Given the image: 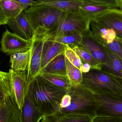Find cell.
I'll return each mask as SVG.
<instances>
[{"mask_svg":"<svg viewBox=\"0 0 122 122\" xmlns=\"http://www.w3.org/2000/svg\"><path fill=\"white\" fill-rule=\"evenodd\" d=\"M29 87L35 104L44 117L58 114L62 99L67 89L55 86L39 75Z\"/></svg>","mask_w":122,"mask_h":122,"instance_id":"1","label":"cell"},{"mask_svg":"<svg viewBox=\"0 0 122 122\" xmlns=\"http://www.w3.org/2000/svg\"><path fill=\"white\" fill-rule=\"evenodd\" d=\"M80 85L95 95L122 96V78L105 69L83 73Z\"/></svg>","mask_w":122,"mask_h":122,"instance_id":"2","label":"cell"},{"mask_svg":"<svg viewBox=\"0 0 122 122\" xmlns=\"http://www.w3.org/2000/svg\"><path fill=\"white\" fill-rule=\"evenodd\" d=\"M91 21L79 10L67 11L49 30L33 38L43 41H53L72 33H84L89 30Z\"/></svg>","mask_w":122,"mask_h":122,"instance_id":"3","label":"cell"},{"mask_svg":"<svg viewBox=\"0 0 122 122\" xmlns=\"http://www.w3.org/2000/svg\"><path fill=\"white\" fill-rule=\"evenodd\" d=\"M24 12L34 31V38L49 30L65 13L53 6L38 3L25 9Z\"/></svg>","mask_w":122,"mask_h":122,"instance_id":"4","label":"cell"},{"mask_svg":"<svg viewBox=\"0 0 122 122\" xmlns=\"http://www.w3.org/2000/svg\"><path fill=\"white\" fill-rule=\"evenodd\" d=\"M67 93L71 97L70 104L66 108L61 109L56 114L88 115L93 119L97 116L99 102L92 92L81 85H71Z\"/></svg>","mask_w":122,"mask_h":122,"instance_id":"5","label":"cell"},{"mask_svg":"<svg viewBox=\"0 0 122 122\" xmlns=\"http://www.w3.org/2000/svg\"><path fill=\"white\" fill-rule=\"evenodd\" d=\"M95 95L99 104L97 116L122 118V96Z\"/></svg>","mask_w":122,"mask_h":122,"instance_id":"6","label":"cell"},{"mask_svg":"<svg viewBox=\"0 0 122 122\" xmlns=\"http://www.w3.org/2000/svg\"><path fill=\"white\" fill-rule=\"evenodd\" d=\"M0 43V51L9 55L29 50L31 46V40L22 38L6 30L3 33Z\"/></svg>","mask_w":122,"mask_h":122,"instance_id":"7","label":"cell"},{"mask_svg":"<svg viewBox=\"0 0 122 122\" xmlns=\"http://www.w3.org/2000/svg\"><path fill=\"white\" fill-rule=\"evenodd\" d=\"M9 72L14 99L20 110L28 89L27 71H15L10 69Z\"/></svg>","mask_w":122,"mask_h":122,"instance_id":"8","label":"cell"},{"mask_svg":"<svg viewBox=\"0 0 122 122\" xmlns=\"http://www.w3.org/2000/svg\"><path fill=\"white\" fill-rule=\"evenodd\" d=\"M44 43L43 40L33 38L31 40V51L26 70L29 86L41 72V54Z\"/></svg>","mask_w":122,"mask_h":122,"instance_id":"9","label":"cell"},{"mask_svg":"<svg viewBox=\"0 0 122 122\" xmlns=\"http://www.w3.org/2000/svg\"><path fill=\"white\" fill-rule=\"evenodd\" d=\"M92 20L113 29L122 38V11L112 8L102 12Z\"/></svg>","mask_w":122,"mask_h":122,"instance_id":"10","label":"cell"},{"mask_svg":"<svg viewBox=\"0 0 122 122\" xmlns=\"http://www.w3.org/2000/svg\"><path fill=\"white\" fill-rule=\"evenodd\" d=\"M89 33L90 35L104 48L119 38L113 29L94 20H91Z\"/></svg>","mask_w":122,"mask_h":122,"instance_id":"11","label":"cell"},{"mask_svg":"<svg viewBox=\"0 0 122 122\" xmlns=\"http://www.w3.org/2000/svg\"><path fill=\"white\" fill-rule=\"evenodd\" d=\"M44 117L34 103L28 87L22 107L19 112L20 122H40Z\"/></svg>","mask_w":122,"mask_h":122,"instance_id":"12","label":"cell"},{"mask_svg":"<svg viewBox=\"0 0 122 122\" xmlns=\"http://www.w3.org/2000/svg\"><path fill=\"white\" fill-rule=\"evenodd\" d=\"M89 31L83 34L82 41L79 46L86 50L102 67L107 61V51L104 48L90 35Z\"/></svg>","mask_w":122,"mask_h":122,"instance_id":"13","label":"cell"},{"mask_svg":"<svg viewBox=\"0 0 122 122\" xmlns=\"http://www.w3.org/2000/svg\"><path fill=\"white\" fill-rule=\"evenodd\" d=\"M14 33L27 40L31 41L34 31L26 17L24 10L16 18L8 20L7 24Z\"/></svg>","mask_w":122,"mask_h":122,"instance_id":"14","label":"cell"},{"mask_svg":"<svg viewBox=\"0 0 122 122\" xmlns=\"http://www.w3.org/2000/svg\"><path fill=\"white\" fill-rule=\"evenodd\" d=\"M19 112L13 92L0 104V122H20Z\"/></svg>","mask_w":122,"mask_h":122,"instance_id":"15","label":"cell"},{"mask_svg":"<svg viewBox=\"0 0 122 122\" xmlns=\"http://www.w3.org/2000/svg\"><path fill=\"white\" fill-rule=\"evenodd\" d=\"M41 54V71L55 57L64 53L66 46L55 41H45Z\"/></svg>","mask_w":122,"mask_h":122,"instance_id":"16","label":"cell"},{"mask_svg":"<svg viewBox=\"0 0 122 122\" xmlns=\"http://www.w3.org/2000/svg\"><path fill=\"white\" fill-rule=\"evenodd\" d=\"M31 49L16 52L9 54L11 69L15 71H26L30 56Z\"/></svg>","mask_w":122,"mask_h":122,"instance_id":"17","label":"cell"},{"mask_svg":"<svg viewBox=\"0 0 122 122\" xmlns=\"http://www.w3.org/2000/svg\"><path fill=\"white\" fill-rule=\"evenodd\" d=\"M112 8L114 7L107 4L85 0L79 10L91 20L102 12Z\"/></svg>","mask_w":122,"mask_h":122,"instance_id":"18","label":"cell"},{"mask_svg":"<svg viewBox=\"0 0 122 122\" xmlns=\"http://www.w3.org/2000/svg\"><path fill=\"white\" fill-rule=\"evenodd\" d=\"M46 74L67 76L65 56L61 54L55 57L41 71Z\"/></svg>","mask_w":122,"mask_h":122,"instance_id":"19","label":"cell"},{"mask_svg":"<svg viewBox=\"0 0 122 122\" xmlns=\"http://www.w3.org/2000/svg\"><path fill=\"white\" fill-rule=\"evenodd\" d=\"M0 4L8 20L16 18L25 10L22 5L13 0H0Z\"/></svg>","mask_w":122,"mask_h":122,"instance_id":"20","label":"cell"},{"mask_svg":"<svg viewBox=\"0 0 122 122\" xmlns=\"http://www.w3.org/2000/svg\"><path fill=\"white\" fill-rule=\"evenodd\" d=\"M84 0H57L51 2L38 3L55 7L64 12L79 10V7L84 3Z\"/></svg>","mask_w":122,"mask_h":122,"instance_id":"21","label":"cell"},{"mask_svg":"<svg viewBox=\"0 0 122 122\" xmlns=\"http://www.w3.org/2000/svg\"><path fill=\"white\" fill-rule=\"evenodd\" d=\"M107 51V59L102 68L108 70L122 78V61L115 54L105 48Z\"/></svg>","mask_w":122,"mask_h":122,"instance_id":"22","label":"cell"},{"mask_svg":"<svg viewBox=\"0 0 122 122\" xmlns=\"http://www.w3.org/2000/svg\"><path fill=\"white\" fill-rule=\"evenodd\" d=\"M39 76L52 84L68 89L71 86V82L67 76L46 74L41 72Z\"/></svg>","mask_w":122,"mask_h":122,"instance_id":"23","label":"cell"},{"mask_svg":"<svg viewBox=\"0 0 122 122\" xmlns=\"http://www.w3.org/2000/svg\"><path fill=\"white\" fill-rule=\"evenodd\" d=\"M12 93L10 73L0 71V104Z\"/></svg>","mask_w":122,"mask_h":122,"instance_id":"24","label":"cell"},{"mask_svg":"<svg viewBox=\"0 0 122 122\" xmlns=\"http://www.w3.org/2000/svg\"><path fill=\"white\" fill-rule=\"evenodd\" d=\"M67 46L72 49L79 56L82 63L89 64L91 66V69H102V66L98 64L90 54L83 47L80 46Z\"/></svg>","mask_w":122,"mask_h":122,"instance_id":"25","label":"cell"},{"mask_svg":"<svg viewBox=\"0 0 122 122\" xmlns=\"http://www.w3.org/2000/svg\"><path fill=\"white\" fill-rule=\"evenodd\" d=\"M65 59L67 76L71 84L80 85L82 82L83 73L79 69L73 65L65 56Z\"/></svg>","mask_w":122,"mask_h":122,"instance_id":"26","label":"cell"},{"mask_svg":"<svg viewBox=\"0 0 122 122\" xmlns=\"http://www.w3.org/2000/svg\"><path fill=\"white\" fill-rule=\"evenodd\" d=\"M84 33H72L59 37L52 41L67 46H79L82 41Z\"/></svg>","mask_w":122,"mask_h":122,"instance_id":"27","label":"cell"},{"mask_svg":"<svg viewBox=\"0 0 122 122\" xmlns=\"http://www.w3.org/2000/svg\"><path fill=\"white\" fill-rule=\"evenodd\" d=\"M61 122H93V118L88 115L68 114H56Z\"/></svg>","mask_w":122,"mask_h":122,"instance_id":"28","label":"cell"},{"mask_svg":"<svg viewBox=\"0 0 122 122\" xmlns=\"http://www.w3.org/2000/svg\"><path fill=\"white\" fill-rule=\"evenodd\" d=\"M66 46L64 52L65 56L73 65L81 71L83 66V63L81 60L79 56L72 49L68 46Z\"/></svg>","mask_w":122,"mask_h":122,"instance_id":"29","label":"cell"},{"mask_svg":"<svg viewBox=\"0 0 122 122\" xmlns=\"http://www.w3.org/2000/svg\"><path fill=\"white\" fill-rule=\"evenodd\" d=\"M93 122H122V118L96 116L93 119Z\"/></svg>","mask_w":122,"mask_h":122,"instance_id":"30","label":"cell"},{"mask_svg":"<svg viewBox=\"0 0 122 122\" xmlns=\"http://www.w3.org/2000/svg\"><path fill=\"white\" fill-rule=\"evenodd\" d=\"M97 2L109 5L114 8H118V0H84Z\"/></svg>","mask_w":122,"mask_h":122,"instance_id":"31","label":"cell"},{"mask_svg":"<svg viewBox=\"0 0 122 122\" xmlns=\"http://www.w3.org/2000/svg\"><path fill=\"white\" fill-rule=\"evenodd\" d=\"M70 102H71V97L70 95L67 92L66 94L63 97L62 99L61 104H60V110L68 107L70 104Z\"/></svg>","mask_w":122,"mask_h":122,"instance_id":"32","label":"cell"},{"mask_svg":"<svg viewBox=\"0 0 122 122\" xmlns=\"http://www.w3.org/2000/svg\"><path fill=\"white\" fill-rule=\"evenodd\" d=\"M13 0L20 4L23 6L25 9L28 8L29 7H30L31 6L33 5L39 3L36 0Z\"/></svg>","mask_w":122,"mask_h":122,"instance_id":"33","label":"cell"},{"mask_svg":"<svg viewBox=\"0 0 122 122\" xmlns=\"http://www.w3.org/2000/svg\"><path fill=\"white\" fill-rule=\"evenodd\" d=\"M41 122H61L58 115L56 114L52 116H48L44 117Z\"/></svg>","mask_w":122,"mask_h":122,"instance_id":"34","label":"cell"},{"mask_svg":"<svg viewBox=\"0 0 122 122\" xmlns=\"http://www.w3.org/2000/svg\"><path fill=\"white\" fill-rule=\"evenodd\" d=\"M8 20L6 17L0 4V25L7 24Z\"/></svg>","mask_w":122,"mask_h":122,"instance_id":"35","label":"cell"},{"mask_svg":"<svg viewBox=\"0 0 122 122\" xmlns=\"http://www.w3.org/2000/svg\"><path fill=\"white\" fill-rule=\"evenodd\" d=\"M92 69L91 66L86 63H83V66L81 70L82 73H86L88 72Z\"/></svg>","mask_w":122,"mask_h":122,"instance_id":"36","label":"cell"},{"mask_svg":"<svg viewBox=\"0 0 122 122\" xmlns=\"http://www.w3.org/2000/svg\"><path fill=\"white\" fill-rule=\"evenodd\" d=\"M57 0H36L39 3H45V2H51V1H54Z\"/></svg>","mask_w":122,"mask_h":122,"instance_id":"37","label":"cell"},{"mask_svg":"<svg viewBox=\"0 0 122 122\" xmlns=\"http://www.w3.org/2000/svg\"><path fill=\"white\" fill-rule=\"evenodd\" d=\"M117 42H118L119 46H120L122 50V38H118L117 39Z\"/></svg>","mask_w":122,"mask_h":122,"instance_id":"38","label":"cell"},{"mask_svg":"<svg viewBox=\"0 0 122 122\" xmlns=\"http://www.w3.org/2000/svg\"><path fill=\"white\" fill-rule=\"evenodd\" d=\"M118 8L122 11V0H118Z\"/></svg>","mask_w":122,"mask_h":122,"instance_id":"39","label":"cell"},{"mask_svg":"<svg viewBox=\"0 0 122 122\" xmlns=\"http://www.w3.org/2000/svg\"></svg>","mask_w":122,"mask_h":122,"instance_id":"40","label":"cell"}]
</instances>
